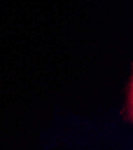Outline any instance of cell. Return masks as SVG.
I'll return each mask as SVG.
<instances>
[{
    "instance_id": "obj_1",
    "label": "cell",
    "mask_w": 133,
    "mask_h": 150,
    "mask_svg": "<svg viewBox=\"0 0 133 150\" xmlns=\"http://www.w3.org/2000/svg\"><path fill=\"white\" fill-rule=\"evenodd\" d=\"M127 108H125V112L127 110V114L125 115V120L131 121L132 119V78L129 79L128 83V89H127Z\"/></svg>"
}]
</instances>
